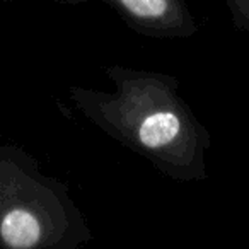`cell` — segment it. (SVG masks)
Returning <instances> with one entry per match:
<instances>
[{
	"label": "cell",
	"mask_w": 249,
	"mask_h": 249,
	"mask_svg": "<svg viewBox=\"0 0 249 249\" xmlns=\"http://www.w3.org/2000/svg\"><path fill=\"white\" fill-rule=\"evenodd\" d=\"M0 234L5 244L16 249H28L38 244L41 229L39 222L26 210H12L0 225Z\"/></svg>",
	"instance_id": "cell-1"
},
{
	"label": "cell",
	"mask_w": 249,
	"mask_h": 249,
	"mask_svg": "<svg viewBox=\"0 0 249 249\" xmlns=\"http://www.w3.org/2000/svg\"><path fill=\"white\" fill-rule=\"evenodd\" d=\"M181 123L174 113H156L143 120L139 130V139L143 145L157 149L169 143L179 133Z\"/></svg>",
	"instance_id": "cell-2"
},
{
	"label": "cell",
	"mask_w": 249,
	"mask_h": 249,
	"mask_svg": "<svg viewBox=\"0 0 249 249\" xmlns=\"http://www.w3.org/2000/svg\"><path fill=\"white\" fill-rule=\"evenodd\" d=\"M132 14L139 18H160L167 11V0H121Z\"/></svg>",
	"instance_id": "cell-3"
}]
</instances>
